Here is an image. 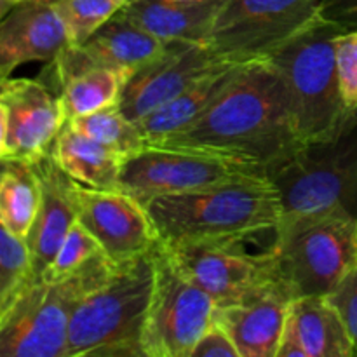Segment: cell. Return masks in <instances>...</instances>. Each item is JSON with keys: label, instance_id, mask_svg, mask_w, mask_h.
Wrapping results in <instances>:
<instances>
[{"label": "cell", "instance_id": "1", "mask_svg": "<svg viewBox=\"0 0 357 357\" xmlns=\"http://www.w3.org/2000/svg\"><path fill=\"white\" fill-rule=\"evenodd\" d=\"M302 145L284 82L268 59L250 61L185 131L150 146H180L257 160L268 167Z\"/></svg>", "mask_w": 357, "mask_h": 357}, {"label": "cell", "instance_id": "2", "mask_svg": "<svg viewBox=\"0 0 357 357\" xmlns=\"http://www.w3.org/2000/svg\"><path fill=\"white\" fill-rule=\"evenodd\" d=\"M281 197V222L323 215L357 220V110L331 135L305 142L267 169Z\"/></svg>", "mask_w": 357, "mask_h": 357}, {"label": "cell", "instance_id": "3", "mask_svg": "<svg viewBox=\"0 0 357 357\" xmlns=\"http://www.w3.org/2000/svg\"><path fill=\"white\" fill-rule=\"evenodd\" d=\"M160 243L223 239L275 229L281 197L271 180L237 181L187 194H167L146 202Z\"/></svg>", "mask_w": 357, "mask_h": 357}, {"label": "cell", "instance_id": "4", "mask_svg": "<svg viewBox=\"0 0 357 357\" xmlns=\"http://www.w3.org/2000/svg\"><path fill=\"white\" fill-rule=\"evenodd\" d=\"M153 286V250L115 264L70 321L65 357H145L142 340Z\"/></svg>", "mask_w": 357, "mask_h": 357}, {"label": "cell", "instance_id": "5", "mask_svg": "<svg viewBox=\"0 0 357 357\" xmlns=\"http://www.w3.org/2000/svg\"><path fill=\"white\" fill-rule=\"evenodd\" d=\"M345 30L321 16L265 58L284 82L302 143L331 135L349 114L337 68V37Z\"/></svg>", "mask_w": 357, "mask_h": 357}, {"label": "cell", "instance_id": "6", "mask_svg": "<svg viewBox=\"0 0 357 357\" xmlns=\"http://www.w3.org/2000/svg\"><path fill=\"white\" fill-rule=\"evenodd\" d=\"M114 268L115 261L103 251L68 278L31 284L0 316V356L65 357L73 312Z\"/></svg>", "mask_w": 357, "mask_h": 357}, {"label": "cell", "instance_id": "7", "mask_svg": "<svg viewBox=\"0 0 357 357\" xmlns=\"http://www.w3.org/2000/svg\"><path fill=\"white\" fill-rule=\"evenodd\" d=\"M275 241L278 227L246 236L162 244L185 275L211 296L216 309H223L284 289L275 267Z\"/></svg>", "mask_w": 357, "mask_h": 357}, {"label": "cell", "instance_id": "8", "mask_svg": "<svg viewBox=\"0 0 357 357\" xmlns=\"http://www.w3.org/2000/svg\"><path fill=\"white\" fill-rule=\"evenodd\" d=\"M357 264V220L323 215L281 222L275 241V267L293 300L326 296Z\"/></svg>", "mask_w": 357, "mask_h": 357}, {"label": "cell", "instance_id": "9", "mask_svg": "<svg viewBox=\"0 0 357 357\" xmlns=\"http://www.w3.org/2000/svg\"><path fill=\"white\" fill-rule=\"evenodd\" d=\"M268 180L257 160L180 146H146L122 166L119 188L142 204L167 194H187L237 181Z\"/></svg>", "mask_w": 357, "mask_h": 357}, {"label": "cell", "instance_id": "10", "mask_svg": "<svg viewBox=\"0 0 357 357\" xmlns=\"http://www.w3.org/2000/svg\"><path fill=\"white\" fill-rule=\"evenodd\" d=\"M211 296L185 275L160 241L153 246V286L142 349L145 357H190L215 323Z\"/></svg>", "mask_w": 357, "mask_h": 357}, {"label": "cell", "instance_id": "11", "mask_svg": "<svg viewBox=\"0 0 357 357\" xmlns=\"http://www.w3.org/2000/svg\"><path fill=\"white\" fill-rule=\"evenodd\" d=\"M324 0H225L206 44L234 63L265 59L319 20Z\"/></svg>", "mask_w": 357, "mask_h": 357}, {"label": "cell", "instance_id": "12", "mask_svg": "<svg viewBox=\"0 0 357 357\" xmlns=\"http://www.w3.org/2000/svg\"><path fill=\"white\" fill-rule=\"evenodd\" d=\"M68 122L61 96L44 80L6 79L0 91V159L35 164Z\"/></svg>", "mask_w": 357, "mask_h": 357}, {"label": "cell", "instance_id": "13", "mask_svg": "<svg viewBox=\"0 0 357 357\" xmlns=\"http://www.w3.org/2000/svg\"><path fill=\"white\" fill-rule=\"evenodd\" d=\"M239 63L216 54L206 42H169L162 54L126 79L119 108L139 122L204 77Z\"/></svg>", "mask_w": 357, "mask_h": 357}, {"label": "cell", "instance_id": "14", "mask_svg": "<svg viewBox=\"0 0 357 357\" xmlns=\"http://www.w3.org/2000/svg\"><path fill=\"white\" fill-rule=\"evenodd\" d=\"M77 222L115 264L149 253L159 241L146 206L124 190H100L72 183Z\"/></svg>", "mask_w": 357, "mask_h": 357}, {"label": "cell", "instance_id": "15", "mask_svg": "<svg viewBox=\"0 0 357 357\" xmlns=\"http://www.w3.org/2000/svg\"><path fill=\"white\" fill-rule=\"evenodd\" d=\"M70 44L52 0H17L0 21V82L23 63H51Z\"/></svg>", "mask_w": 357, "mask_h": 357}, {"label": "cell", "instance_id": "16", "mask_svg": "<svg viewBox=\"0 0 357 357\" xmlns=\"http://www.w3.org/2000/svg\"><path fill=\"white\" fill-rule=\"evenodd\" d=\"M31 166L40 183V204L24 239L33 264V279L40 282L70 229L77 223V208L72 192L73 180L58 166L51 152Z\"/></svg>", "mask_w": 357, "mask_h": 357}, {"label": "cell", "instance_id": "17", "mask_svg": "<svg viewBox=\"0 0 357 357\" xmlns=\"http://www.w3.org/2000/svg\"><path fill=\"white\" fill-rule=\"evenodd\" d=\"M49 75L51 82L45 84L58 89L68 121L119 105L128 79L117 70L96 65L80 45L73 44L49 63Z\"/></svg>", "mask_w": 357, "mask_h": 357}, {"label": "cell", "instance_id": "18", "mask_svg": "<svg viewBox=\"0 0 357 357\" xmlns=\"http://www.w3.org/2000/svg\"><path fill=\"white\" fill-rule=\"evenodd\" d=\"M356 356L344 321L326 296H300L289 305L278 357Z\"/></svg>", "mask_w": 357, "mask_h": 357}, {"label": "cell", "instance_id": "19", "mask_svg": "<svg viewBox=\"0 0 357 357\" xmlns=\"http://www.w3.org/2000/svg\"><path fill=\"white\" fill-rule=\"evenodd\" d=\"M293 298L284 289L239 305L216 309L218 323L232 338L241 357H278Z\"/></svg>", "mask_w": 357, "mask_h": 357}, {"label": "cell", "instance_id": "20", "mask_svg": "<svg viewBox=\"0 0 357 357\" xmlns=\"http://www.w3.org/2000/svg\"><path fill=\"white\" fill-rule=\"evenodd\" d=\"M225 0H131L119 13L164 42H206Z\"/></svg>", "mask_w": 357, "mask_h": 357}, {"label": "cell", "instance_id": "21", "mask_svg": "<svg viewBox=\"0 0 357 357\" xmlns=\"http://www.w3.org/2000/svg\"><path fill=\"white\" fill-rule=\"evenodd\" d=\"M167 44L169 42L142 30L117 13L80 44V47L96 65L117 70L129 77L139 66L162 54Z\"/></svg>", "mask_w": 357, "mask_h": 357}, {"label": "cell", "instance_id": "22", "mask_svg": "<svg viewBox=\"0 0 357 357\" xmlns=\"http://www.w3.org/2000/svg\"><path fill=\"white\" fill-rule=\"evenodd\" d=\"M246 63H239L230 68L220 70L213 75L204 77L202 80L195 82L183 93L178 94L166 105L157 108L150 115L138 122L142 135L145 136L146 145H157L160 142L180 135L187 128H190L209 107L216 101V98L227 89L234 77L237 75Z\"/></svg>", "mask_w": 357, "mask_h": 357}, {"label": "cell", "instance_id": "23", "mask_svg": "<svg viewBox=\"0 0 357 357\" xmlns=\"http://www.w3.org/2000/svg\"><path fill=\"white\" fill-rule=\"evenodd\" d=\"M52 159L77 183L100 190H117L126 160L66 122L51 149ZM121 190V188H119Z\"/></svg>", "mask_w": 357, "mask_h": 357}, {"label": "cell", "instance_id": "24", "mask_svg": "<svg viewBox=\"0 0 357 357\" xmlns=\"http://www.w3.org/2000/svg\"><path fill=\"white\" fill-rule=\"evenodd\" d=\"M40 183L33 166L20 159H2L0 223L20 237H26L37 218Z\"/></svg>", "mask_w": 357, "mask_h": 357}, {"label": "cell", "instance_id": "25", "mask_svg": "<svg viewBox=\"0 0 357 357\" xmlns=\"http://www.w3.org/2000/svg\"><path fill=\"white\" fill-rule=\"evenodd\" d=\"M72 128L91 139L112 150L124 160L146 149V139L138 128V122L126 117L119 105L101 108L93 114L80 115L68 121Z\"/></svg>", "mask_w": 357, "mask_h": 357}, {"label": "cell", "instance_id": "26", "mask_svg": "<svg viewBox=\"0 0 357 357\" xmlns=\"http://www.w3.org/2000/svg\"><path fill=\"white\" fill-rule=\"evenodd\" d=\"M35 284L33 264L26 239L10 230H0V316Z\"/></svg>", "mask_w": 357, "mask_h": 357}, {"label": "cell", "instance_id": "27", "mask_svg": "<svg viewBox=\"0 0 357 357\" xmlns=\"http://www.w3.org/2000/svg\"><path fill=\"white\" fill-rule=\"evenodd\" d=\"M129 2L131 0H52L73 45L84 44Z\"/></svg>", "mask_w": 357, "mask_h": 357}, {"label": "cell", "instance_id": "28", "mask_svg": "<svg viewBox=\"0 0 357 357\" xmlns=\"http://www.w3.org/2000/svg\"><path fill=\"white\" fill-rule=\"evenodd\" d=\"M100 253H103L100 243L77 222L70 229L66 239L63 241L58 255L49 265L42 281H58V279L68 278Z\"/></svg>", "mask_w": 357, "mask_h": 357}, {"label": "cell", "instance_id": "29", "mask_svg": "<svg viewBox=\"0 0 357 357\" xmlns=\"http://www.w3.org/2000/svg\"><path fill=\"white\" fill-rule=\"evenodd\" d=\"M337 68L342 98L347 112L357 110V28L337 37Z\"/></svg>", "mask_w": 357, "mask_h": 357}, {"label": "cell", "instance_id": "30", "mask_svg": "<svg viewBox=\"0 0 357 357\" xmlns=\"http://www.w3.org/2000/svg\"><path fill=\"white\" fill-rule=\"evenodd\" d=\"M326 300L344 321L357 356V264L342 278L333 291L326 295Z\"/></svg>", "mask_w": 357, "mask_h": 357}, {"label": "cell", "instance_id": "31", "mask_svg": "<svg viewBox=\"0 0 357 357\" xmlns=\"http://www.w3.org/2000/svg\"><path fill=\"white\" fill-rule=\"evenodd\" d=\"M190 357H241L239 351L234 345L232 338L218 323H213L197 345L192 351Z\"/></svg>", "mask_w": 357, "mask_h": 357}, {"label": "cell", "instance_id": "32", "mask_svg": "<svg viewBox=\"0 0 357 357\" xmlns=\"http://www.w3.org/2000/svg\"><path fill=\"white\" fill-rule=\"evenodd\" d=\"M323 14L349 28H357V0H324Z\"/></svg>", "mask_w": 357, "mask_h": 357}, {"label": "cell", "instance_id": "33", "mask_svg": "<svg viewBox=\"0 0 357 357\" xmlns=\"http://www.w3.org/2000/svg\"><path fill=\"white\" fill-rule=\"evenodd\" d=\"M14 2H17V0H0V14H2L3 10H7V7L13 6Z\"/></svg>", "mask_w": 357, "mask_h": 357}, {"label": "cell", "instance_id": "34", "mask_svg": "<svg viewBox=\"0 0 357 357\" xmlns=\"http://www.w3.org/2000/svg\"><path fill=\"white\" fill-rule=\"evenodd\" d=\"M174 2H199V0H174Z\"/></svg>", "mask_w": 357, "mask_h": 357}]
</instances>
